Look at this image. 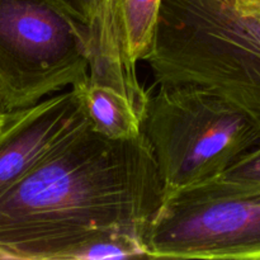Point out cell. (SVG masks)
<instances>
[{
  "instance_id": "cell-11",
  "label": "cell",
  "mask_w": 260,
  "mask_h": 260,
  "mask_svg": "<svg viewBox=\"0 0 260 260\" xmlns=\"http://www.w3.org/2000/svg\"><path fill=\"white\" fill-rule=\"evenodd\" d=\"M5 118H7V111H5L4 107L0 103V132H2L3 126H4L5 123Z\"/></svg>"
},
{
  "instance_id": "cell-2",
  "label": "cell",
  "mask_w": 260,
  "mask_h": 260,
  "mask_svg": "<svg viewBox=\"0 0 260 260\" xmlns=\"http://www.w3.org/2000/svg\"><path fill=\"white\" fill-rule=\"evenodd\" d=\"M157 85H193L260 126V0H160L146 57Z\"/></svg>"
},
{
  "instance_id": "cell-9",
  "label": "cell",
  "mask_w": 260,
  "mask_h": 260,
  "mask_svg": "<svg viewBox=\"0 0 260 260\" xmlns=\"http://www.w3.org/2000/svg\"><path fill=\"white\" fill-rule=\"evenodd\" d=\"M221 177L236 182L260 183V142L241 155Z\"/></svg>"
},
{
  "instance_id": "cell-4",
  "label": "cell",
  "mask_w": 260,
  "mask_h": 260,
  "mask_svg": "<svg viewBox=\"0 0 260 260\" xmlns=\"http://www.w3.org/2000/svg\"><path fill=\"white\" fill-rule=\"evenodd\" d=\"M90 30L63 0H0V103L27 108L85 83Z\"/></svg>"
},
{
  "instance_id": "cell-8",
  "label": "cell",
  "mask_w": 260,
  "mask_h": 260,
  "mask_svg": "<svg viewBox=\"0 0 260 260\" xmlns=\"http://www.w3.org/2000/svg\"><path fill=\"white\" fill-rule=\"evenodd\" d=\"M74 88L83 99L94 131L112 140H129L142 135L144 114L121 91L90 80Z\"/></svg>"
},
{
  "instance_id": "cell-7",
  "label": "cell",
  "mask_w": 260,
  "mask_h": 260,
  "mask_svg": "<svg viewBox=\"0 0 260 260\" xmlns=\"http://www.w3.org/2000/svg\"><path fill=\"white\" fill-rule=\"evenodd\" d=\"M89 124L75 88L7 112L0 132V194Z\"/></svg>"
},
{
  "instance_id": "cell-5",
  "label": "cell",
  "mask_w": 260,
  "mask_h": 260,
  "mask_svg": "<svg viewBox=\"0 0 260 260\" xmlns=\"http://www.w3.org/2000/svg\"><path fill=\"white\" fill-rule=\"evenodd\" d=\"M142 246L155 259L260 260V183L220 175L164 198Z\"/></svg>"
},
{
  "instance_id": "cell-3",
  "label": "cell",
  "mask_w": 260,
  "mask_h": 260,
  "mask_svg": "<svg viewBox=\"0 0 260 260\" xmlns=\"http://www.w3.org/2000/svg\"><path fill=\"white\" fill-rule=\"evenodd\" d=\"M142 135L155 157L167 198L220 177L259 144L260 126L205 89L159 85L156 93L147 95Z\"/></svg>"
},
{
  "instance_id": "cell-10",
  "label": "cell",
  "mask_w": 260,
  "mask_h": 260,
  "mask_svg": "<svg viewBox=\"0 0 260 260\" xmlns=\"http://www.w3.org/2000/svg\"><path fill=\"white\" fill-rule=\"evenodd\" d=\"M74 13L88 25L89 30L93 25L98 9V0H63Z\"/></svg>"
},
{
  "instance_id": "cell-1",
  "label": "cell",
  "mask_w": 260,
  "mask_h": 260,
  "mask_svg": "<svg viewBox=\"0 0 260 260\" xmlns=\"http://www.w3.org/2000/svg\"><path fill=\"white\" fill-rule=\"evenodd\" d=\"M162 198L144 135L112 140L89 124L0 194V258L84 260L96 244L142 241Z\"/></svg>"
},
{
  "instance_id": "cell-6",
  "label": "cell",
  "mask_w": 260,
  "mask_h": 260,
  "mask_svg": "<svg viewBox=\"0 0 260 260\" xmlns=\"http://www.w3.org/2000/svg\"><path fill=\"white\" fill-rule=\"evenodd\" d=\"M160 0H98L90 27L88 80L121 91L144 114L149 91L141 86L137 63L151 50Z\"/></svg>"
}]
</instances>
